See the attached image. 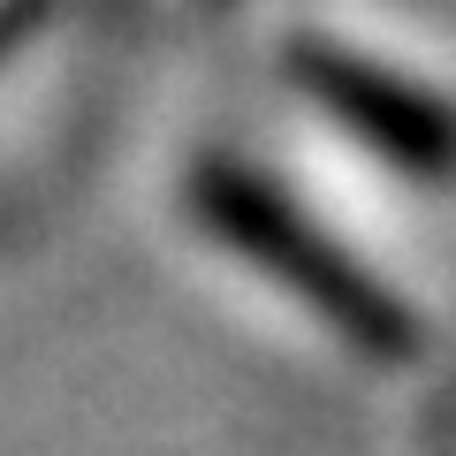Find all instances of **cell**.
<instances>
[{
	"label": "cell",
	"mask_w": 456,
	"mask_h": 456,
	"mask_svg": "<svg viewBox=\"0 0 456 456\" xmlns=\"http://www.w3.org/2000/svg\"><path fill=\"white\" fill-rule=\"evenodd\" d=\"M183 198H191V221L206 228L213 244H228L244 266H259L266 281H281L312 320H327L342 342H358L365 358H411L419 350L411 305L365 259H350L266 167L213 152V160L191 167V191Z\"/></svg>",
	"instance_id": "6da1fadb"
},
{
	"label": "cell",
	"mask_w": 456,
	"mask_h": 456,
	"mask_svg": "<svg viewBox=\"0 0 456 456\" xmlns=\"http://www.w3.org/2000/svg\"><path fill=\"white\" fill-rule=\"evenodd\" d=\"M289 77L312 107L350 130L365 152H380L388 167H403L411 183H441L449 167V114L426 84L395 77V69L365 61L350 46H327V38H297L289 46Z\"/></svg>",
	"instance_id": "7a4b0ae2"
}]
</instances>
